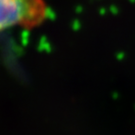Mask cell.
Returning <instances> with one entry per match:
<instances>
[{
	"label": "cell",
	"mask_w": 135,
	"mask_h": 135,
	"mask_svg": "<svg viewBox=\"0 0 135 135\" xmlns=\"http://www.w3.org/2000/svg\"><path fill=\"white\" fill-rule=\"evenodd\" d=\"M47 16L45 0H0V33L13 27L37 28Z\"/></svg>",
	"instance_id": "1"
}]
</instances>
